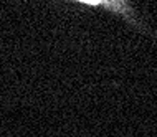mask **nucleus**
<instances>
[{
	"label": "nucleus",
	"mask_w": 157,
	"mask_h": 137,
	"mask_svg": "<svg viewBox=\"0 0 157 137\" xmlns=\"http://www.w3.org/2000/svg\"><path fill=\"white\" fill-rule=\"evenodd\" d=\"M73 2H79V3H84V5H90V7L106 8V10L113 12V13L124 17L129 23L139 25L136 17H134V10L131 7L129 0H73Z\"/></svg>",
	"instance_id": "nucleus-1"
}]
</instances>
